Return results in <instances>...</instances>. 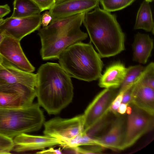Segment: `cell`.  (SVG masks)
Here are the masks:
<instances>
[{
  "label": "cell",
  "instance_id": "1",
  "mask_svg": "<svg viewBox=\"0 0 154 154\" xmlns=\"http://www.w3.org/2000/svg\"><path fill=\"white\" fill-rule=\"evenodd\" d=\"M36 74L38 103L48 114L59 113L72 100L71 77L59 64L51 62L41 65Z\"/></svg>",
  "mask_w": 154,
  "mask_h": 154
},
{
  "label": "cell",
  "instance_id": "2",
  "mask_svg": "<svg viewBox=\"0 0 154 154\" xmlns=\"http://www.w3.org/2000/svg\"><path fill=\"white\" fill-rule=\"evenodd\" d=\"M101 57L116 55L125 49V35L116 16L99 7L85 14L83 23Z\"/></svg>",
  "mask_w": 154,
  "mask_h": 154
},
{
  "label": "cell",
  "instance_id": "3",
  "mask_svg": "<svg viewBox=\"0 0 154 154\" xmlns=\"http://www.w3.org/2000/svg\"><path fill=\"white\" fill-rule=\"evenodd\" d=\"M59 64L71 77L90 82L101 75V57L90 43L78 42L69 46L60 55Z\"/></svg>",
  "mask_w": 154,
  "mask_h": 154
},
{
  "label": "cell",
  "instance_id": "4",
  "mask_svg": "<svg viewBox=\"0 0 154 154\" xmlns=\"http://www.w3.org/2000/svg\"><path fill=\"white\" fill-rule=\"evenodd\" d=\"M45 122L38 103L18 108H0V134L13 139L40 129Z\"/></svg>",
  "mask_w": 154,
  "mask_h": 154
},
{
  "label": "cell",
  "instance_id": "5",
  "mask_svg": "<svg viewBox=\"0 0 154 154\" xmlns=\"http://www.w3.org/2000/svg\"><path fill=\"white\" fill-rule=\"evenodd\" d=\"M85 14L81 13L71 22L50 44L41 48L40 54L43 60L58 59L60 54L69 46L82 42L87 38L88 34L80 29Z\"/></svg>",
  "mask_w": 154,
  "mask_h": 154
},
{
  "label": "cell",
  "instance_id": "6",
  "mask_svg": "<svg viewBox=\"0 0 154 154\" xmlns=\"http://www.w3.org/2000/svg\"><path fill=\"white\" fill-rule=\"evenodd\" d=\"M131 111L128 114L125 137L121 150L133 145L141 136L154 127V116L131 104Z\"/></svg>",
  "mask_w": 154,
  "mask_h": 154
},
{
  "label": "cell",
  "instance_id": "7",
  "mask_svg": "<svg viewBox=\"0 0 154 154\" xmlns=\"http://www.w3.org/2000/svg\"><path fill=\"white\" fill-rule=\"evenodd\" d=\"M84 122L83 114L69 119L55 117L44 122L43 133L59 140L72 138L85 132Z\"/></svg>",
  "mask_w": 154,
  "mask_h": 154
},
{
  "label": "cell",
  "instance_id": "8",
  "mask_svg": "<svg viewBox=\"0 0 154 154\" xmlns=\"http://www.w3.org/2000/svg\"><path fill=\"white\" fill-rule=\"evenodd\" d=\"M36 97L35 88L20 84H0V108H18L29 106Z\"/></svg>",
  "mask_w": 154,
  "mask_h": 154
},
{
  "label": "cell",
  "instance_id": "9",
  "mask_svg": "<svg viewBox=\"0 0 154 154\" xmlns=\"http://www.w3.org/2000/svg\"><path fill=\"white\" fill-rule=\"evenodd\" d=\"M115 89L105 88L97 95L86 108L83 114L85 132L109 111L111 103L117 95Z\"/></svg>",
  "mask_w": 154,
  "mask_h": 154
},
{
  "label": "cell",
  "instance_id": "10",
  "mask_svg": "<svg viewBox=\"0 0 154 154\" xmlns=\"http://www.w3.org/2000/svg\"><path fill=\"white\" fill-rule=\"evenodd\" d=\"M41 14L27 17L6 18L0 26V30L6 35L19 41L26 36L38 30L41 25Z\"/></svg>",
  "mask_w": 154,
  "mask_h": 154
},
{
  "label": "cell",
  "instance_id": "11",
  "mask_svg": "<svg viewBox=\"0 0 154 154\" xmlns=\"http://www.w3.org/2000/svg\"><path fill=\"white\" fill-rule=\"evenodd\" d=\"M20 42L12 37L6 35L0 44V54L5 60L18 69L32 72L35 68L25 55Z\"/></svg>",
  "mask_w": 154,
  "mask_h": 154
},
{
  "label": "cell",
  "instance_id": "12",
  "mask_svg": "<svg viewBox=\"0 0 154 154\" xmlns=\"http://www.w3.org/2000/svg\"><path fill=\"white\" fill-rule=\"evenodd\" d=\"M100 2V0H63L56 1L49 11L54 20L86 13L98 7Z\"/></svg>",
  "mask_w": 154,
  "mask_h": 154
},
{
  "label": "cell",
  "instance_id": "13",
  "mask_svg": "<svg viewBox=\"0 0 154 154\" xmlns=\"http://www.w3.org/2000/svg\"><path fill=\"white\" fill-rule=\"evenodd\" d=\"M12 151L20 153L36 150H42L47 147L60 146L61 141L49 136L33 135L27 133L19 135L13 139Z\"/></svg>",
  "mask_w": 154,
  "mask_h": 154
},
{
  "label": "cell",
  "instance_id": "14",
  "mask_svg": "<svg viewBox=\"0 0 154 154\" xmlns=\"http://www.w3.org/2000/svg\"><path fill=\"white\" fill-rule=\"evenodd\" d=\"M123 115L116 116L108 132L94 139L103 148L121 150L125 132L126 121Z\"/></svg>",
  "mask_w": 154,
  "mask_h": 154
},
{
  "label": "cell",
  "instance_id": "15",
  "mask_svg": "<svg viewBox=\"0 0 154 154\" xmlns=\"http://www.w3.org/2000/svg\"><path fill=\"white\" fill-rule=\"evenodd\" d=\"M0 69V84H20L35 88L36 74L22 70L4 59Z\"/></svg>",
  "mask_w": 154,
  "mask_h": 154
},
{
  "label": "cell",
  "instance_id": "16",
  "mask_svg": "<svg viewBox=\"0 0 154 154\" xmlns=\"http://www.w3.org/2000/svg\"><path fill=\"white\" fill-rule=\"evenodd\" d=\"M130 104L154 116V89L137 81L133 86Z\"/></svg>",
  "mask_w": 154,
  "mask_h": 154
},
{
  "label": "cell",
  "instance_id": "17",
  "mask_svg": "<svg viewBox=\"0 0 154 154\" xmlns=\"http://www.w3.org/2000/svg\"><path fill=\"white\" fill-rule=\"evenodd\" d=\"M127 69L120 63L109 66L99 78V86L106 88L116 89L119 87L125 77Z\"/></svg>",
  "mask_w": 154,
  "mask_h": 154
},
{
  "label": "cell",
  "instance_id": "18",
  "mask_svg": "<svg viewBox=\"0 0 154 154\" xmlns=\"http://www.w3.org/2000/svg\"><path fill=\"white\" fill-rule=\"evenodd\" d=\"M153 45V41L149 35L138 32L132 45L133 60L141 64L146 63Z\"/></svg>",
  "mask_w": 154,
  "mask_h": 154
},
{
  "label": "cell",
  "instance_id": "19",
  "mask_svg": "<svg viewBox=\"0 0 154 154\" xmlns=\"http://www.w3.org/2000/svg\"><path fill=\"white\" fill-rule=\"evenodd\" d=\"M134 29L154 33V23L149 2L144 0L138 11Z\"/></svg>",
  "mask_w": 154,
  "mask_h": 154
},
{
  "label": "cell",
  "instance_id": "20",
  "mask_svg": "<svg viewBox=\"0 0 154 154\" xmlns=\"http://www.w3.org/2000/svg\"><path fill=\"white\" fill-rule=\"evenodd\" d=\"M12 18L27 17L40 14L41 11L31 0H14Z\"/></svg>",
  "mask_w": 154,
  "mask_h": 154
},
{
  "label": "cell",
  "instance_id": "21",
  "mask_svg": "<svg viewBox=\"0 0 154 154\" xmlns=\"http://www.w3.org/2000/svg\"><path fill=\"white\" fill-rule=\"evenodd\" d=\"M144 67L140 65L130 66L127 69L124 79L119 92H124L134 85L138 80Z\"/></svg>",
  "mask_w": 154,
  "mask_h": 154
},
{
  "label": "cell",
  "instance_id": "22",
  "mask_svg": "<svg viewBox=\"0 0 154 154\" xmlns=\"http://www.w3.org/2000/svg\"><path fill=\"white\" fill-rule=\"evenodd\" d=\"M135 0H100L103 9L111 12L121 10L132 4Z\"/></svg>",
  "mask_w": 154,
  "mask_h": 154
},
{
  "label": "cell",
  "instance_id": "23",
  "mask_svg": "<svg viewBox=\"0 0 154 154\" xmlns=\"http://www.w3.org/2000/svg\"><path fill=\"white\" fill-rule=\"evenodd\" d=\"M110 112L109 111L100 120L86 132L88 136L93 138L97 137L101 131L112 123L114 119H112L109 117Z\"/></svg>",
  "mask_w": 154,
  "mask_h": 154
},
{
  "label": "cell",
  "instance_id": "24",
  "mask_svg": "<svg viewBox=\"0 0 154 154\" xmlns=\"http://www.w3.org/2000/svg\"><path fill=\"white\" fill-rule=\"evenodd\" d=\"M137 81L154 89V63L153 62L150 63L144 67Z\"/></svg>",
  "mask_w": 154,
  "mask_h": 154
},
{
  "label": "cell",
  "instance_id": "25",
  "mask_svg": "<svg viewBox=\"0 0 154 154\" xmlns=\"http://www.w3.org/2000/svg\"><path fill=\"white\" fill-rule=\"evenodd\" d=\"M13 146V139L0 134V154L11 153Z\"/></svg>",
  "mask_w": 154,
  "mask_h": 154
},
{
  "label": "cell",
  "instance_id": "26",
  "mask_svg": "<svg viewBox=\"0 0 154 154\" xmlns=\"http://www.w3.org/2000/svg\"><path fill=\"white\" fill-rule=\"evenodd\" d=\"M39 8L41 12L50 10L55 4L56 0H31Z\"/></svg>",
  "mask_w": 154,
  "mask_h": 154
},
{
  "label": "cell",
  "instance_id": "27",
  "mask_svg": "<svg viewBox=\"0 0 154 154\" xmlns=\"http://www.w3.org/2000/svg\"><path fill=\"white\" fill-rule=\"evenodd\" d=\"M123 93L122 92H118L112 102L110 106L109 111L116 116L119 114L118 112V110L122 103Z\"/></svg>",
  "mask_w": 154,
  "mask_h": 154
},
{
  "label": "cell",
  "instance_id": "28",
  "mask_svg": "<svg viewBox=\"0 0 154 154\" xmlns=\"http://www.w3.org/2000/svg\"><path fill=\"white\" fill-rule=\"evenodd\" d=\"M52 17L49 11L44 12L41 16V25L42 27L47 26L51 22Z\"/></svg>",
  "mask_w": 154,
  "mask_h": 154
},
{
  "label": "cell",
  "instance_id": "29",
  "mask_svg": "<svg viewBox=\"0 0 154 154\" xmlns=\"http://www.w3.org/2000/svg\"><path fill=\"white\" fill-rule=\"evenodd\" d=\"M133 85L123 93L122 103L129 105L130 104Z\"/></svg>",
  "mask_w": 154,
  "mask_h": 154
},
{
  "label": "cell",
  "instance_id": "30",
  "mask_svg": "<svg viewBox=\"0 0 154 154\" xmlns=\"http://www.w3.org/2000/svg\"><path fill=\"white\" fill-rule=\"evenodd\" d=\"M62 150L60 147L58 149H54L52 147H49L48 149H44L42 150H40L37 152L36 153L37 154H62Z\"/></svg>",
  "mask_w": 154,
  "mask_h": 154
},
{
  "label": "cell",
  "instance_id": "31",
  "mask_svg": "<svg viewBox=\"0 0 154 154\" xmlns=\"http://www.w3.org/2000/svg\"><path fill=\"white\" fill-rule=\"evenodd\" d=\"M11 12L9 6L6 4L4 5H0V20L8 14Z\"/></svg>",
  "mask_w": 154,
  "mask_h": 154
},
{
  "label": "cell",
  "instance_id": "32",
  "mask_svg": "<svg viewBox=\"0 0 154 154\" xmlns=\"http://www.w3.org/2000/svg\"><path fill=\"white\" fill-rule=\"evenodd\" d=\"M128 105L127 104L121 103L118 110V114L124 115L126 112L127 107Z\"/></svg>",
  "mask_w": 154,
  "mask_h": 154
},
{
  "label": "cell",
  "instance_id": "33",
  "mask_svg": "<svg viewBox=\"0 0 154 154\" xmlns=\"http://www.w3.org/2000/svg\"><path fill=\"white\" fill-rule=\"evenodd\" d=\"M5 33L2 31L0 30V44L6 36Z\"/></svg>",
  "mask_w": 154,
  "mask_h": 154
},
{
  "label": "cell",
  "instance_id": "34",
  "mask_svg": "<svg viewBox=\"0 0 154 154\" xmlns=\"http://www.w3.org/2000/svg\"><path fill=\"white\" fill-rule=\"evenodd\" d=\"M4 61V59L0 54V64H2L3 63Z\"/></svg>",
  "mask_w": 154,
  "mask_h": 154
},
{
  "label": "cell",
  "instance_id": "35",
  "mask_svg": "<svg viewBox=\"0 0 154 154\" xmlns=\"http://www.w3.org/2000/svg\"><path fill=\"white\" fill-rule=\"evenodd\" d=\"M6 19H2L0 20V26H1L2 24H3L5 22Z\"/></svg>",
  "mask_w": 154,
  "mask_h": 154
},
{
  "label": "cell",
  "instance_id": "36",
  "mask_svg": "<svg viewBox=\"0 0 154 154\" xmlns=\"http://www.w3.org/2000/svg\"><path fill=\"white\" fill-rule=\"evenodd\" d=\"M145 0L148 2H151L153 1V0Z\"/></svg>",
  "mask_w": 154,
  "mask_h": 154
},
{
  "label": "cell",
  "instance_id": "37",
  "mask_svg": "<svg viewBox=\"0 0 154 154\" xmlns=\"http://www.w3.org/2000/svg\"><path fill=\"white\" fill-rule=\"evenodd\" d=\"M3 66L2 64H0V69L2 68Z\"/></svg>",
  "mask_w": 154,
  "mask_h": 154
},
{
  "label": "cell",
  "instance_id": "38",
  "mask_svg": "<svg viewBox=\"0 0 154 154\" xmlns=\"http://www.w3.org/2000/svg\"><path fill=\"white\" fill-rule=\"evenodd\" d=\"M63 0H56V1H59Z\"/></svg>",
  "mask_w": 154,
  "mask_h": 154
},
{
  "label": "cell",
  "instance_id": "39",
  "mask_svg": "<svg viewBox=\"0 0 154 154\" xmlns=\"http://www.w3.org/2000/svg\"></svg>",
  "mask_w": 154,
  "mask_h": 154
}]
</instances>
